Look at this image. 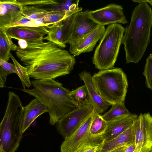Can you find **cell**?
Masks as SVG:
<instances>
[{"label": "cell", "instance_id": "obj_1", "mask_svg": "<svg viewBox=\"0 0 152 152\" xmlns=\"http://www.w3.org/2000/svg\"><path fill=\"white\" fill-rule=\"evenodd\" d=\"M27 42L24 49L18 46L15 54L30 77L54 79L69 74L73 69L75 59L67 50L49 41Z\"/></svg>", "mask_w": 152, "mask_h": 152}, {"label": "cell", "instance_id": "obj_2", "mask_svg": "<svg viewBox=\"0 0 152 152\" xmlns=\"http://www.w3.org/2000/svg\"><path fill=\"white\" fill-rule=\"evenodd\" d=\"M139 3L132 14L130 23L125 28L123 43L126 63H137L141 60L150 42L152 26V10L144 0Z\"/></svg>", "mask_w": 152, "mask_h": 152}, {"label": "cell", "instance_id": "obj_3", "mask_svg": "<svg viewBox=\"0 0 152 152\" xmlns=\"http://www.w3.org/2000/svg\"><path fill=\"white\" fill-rule=\"evenodd\" d=\"M31 83L33 88L20 90L34 97L47 108L51 125L79 106L70 95L71 91L54 79L34 80Z\"/></svg>", "mask_w": 152, "mask_h": 152}, {"label": "cell", "instance_id": "obj_4", "mask_svg": "<svg viewBox=\"0 0 152 152\" xmlns=\"http://www.w3.org/2000/svg\"><path fill=\"white\" fill-rule=\"evenodd\" d=\"M24 107L19 96L9 91L6 111L0 124V147L15 152L23 138Z\"/></svg>", "mask_w": 152, "mask_h": 152}, {"label": "cell", "instance_id": "obj_5", "mask_svg": "<svg viewBox=\"0 0 152 152\" xmlns=\"http://www.w3.org/2000/svg\"><path fill=\"white\" fill-rule=\"evenodd\" d=\"M94 86L102 98L110 105L124 102L128 82L120 68L100 70L92 76Z\"/></svg>", "mask_w": 152, "mask_h": 152}, {"label": "cell", "instance_id": "obj_6", "mask_svg": "<svg viewBox=\"0 0 152 152\" xmlns=\"http://www.w3.org/2000/svg\"><path fill=\"white\" fill-rule=\"evenodd\" d=\"M125 30L117 23L110 25L105 29L92 58L96 68L102 70L113 67L123 43Z\"/></svg>", "mask_w": 152, "mask_h": 152}, {"label": "cell", "instance_id": "obj_7", "mask_svg": "<svg viewBox=\"0 0 152 152\" xmlns=\"http://www.w3.org/2000/svg\"><path fill=\"white\" fill-rule=\"evenodd\" d=\"M94 111V107L88 100L59 120L56 124L58 131L66 138L75 132Z\"/></svg>", "mask_w": 152, "mask_h": 152}, {"label": "cell", "instance_id": "obj_8", "mask_svg": "<svg viewBox=\"0 0 152 152\" xmlns=\"http://www.w3.org/2000/svg\"><path fill=\"white\" fill-rule=\"evenodd\" d=\"M136 150L139 152L152 151V116L149 113H140L132 125Z\"/></svg>", "mask_w": 152, "mask_h": 152}, {"label": "cell", "instance_id": "obj_9", "mask_svg": "<svg viewBox=\"0 0 152 152\" xmlns=\"http://www.w3.org/2000/svg\"><path fill=\"white\" fill-rule=\"evenodd\" d=\"M90 18L99 26L119 23H128L122 7L116 4H110L103 7L89 12Z\"/></svg>", "mask_w": 152, "mask_h": 152}, {"label": "cell", "instance_id": "obj_10", "mask_svg": "<svg viewBox=\"0 0 152 152\" xmlns=\"http://www.w3.org/2000/svg\"><path fill=\"white\" fill-rule=\"evenodd\" d=\"M95 109L92 114L72 134L64 139L60 147V152H77L90 138L89 130Z\"/></svg>", "mask_w": 152, "mask_h": 152}, {"label": "cell", "instance_id": "obj_11", "mask_svg": "<svg viewBox=\"0 0 152 152\" xmlns=\"http://www.w3.org/2000/svg\"><path fill=\"white\" fill-rule=\"evenodd\" d=\"M5 28L7 35L12 39H24L28 42L42 41L44 36L49 33L47 27L45 26H18Z\"/></svg>", "mask_w": 152, "mask_h": 152}, {"label": "cell", "instance_id": "obj_12", "mask_svg": "<svg viewBox=\"0 0 152 152\" xmlns=\"http://www.w3.org/2000/svg\"><path fill=\"white\" fill-rule=\"evenodd\" d=\"M89 12L88 9L75 14L72 32L67 43L74 44L99 25L90 18Z\"/></svg>", "mask_w": 152, "mask_h": 152}, {"label": "cell", "instance_id": "obj_13", "mask_svg": "<svg viewBox=\"0 0 152 152\" xmlns=\"http://www.w3.org/2000/svg\"><path fill=\"white\" fill-rule=\"evenodd\" d=\"M105 30L104 26L98 25L74 44L70 45L69 51L75 57L93 51L97 42L102 37Z\"/></svg>", "mask_w": 152, "mask_h": 152}, {"label": "cell", "instance_id": "obj_14", "mask_svg": "<svg viewBox=\"0 0 152 152\" xmlns=\"http://www.w3.org/2000/svg\"><path fill=\"white\" fill-rule=\"evenodd\" d=\"M22 6L16 0H0V27L5 28L23 18Z\"/></svg>", "mask_w": 152, "mask_h": 152}, {"label": "cell", "instance_id": "obj_15", "mask_svg": "<svg viewBox=\"0 0 152 152\" xmlns=\"http://www.w3.org/2000/svg\"><path fill=\"white\" fill-rule=\"evenodd\" d=\"M138 115L131 113L107 122V127L103 135L104 142L114 139L132 126Z\"/></svg>", "mask_w": 152, "mask_h": 152}, {"label": "cell", "instance_id": "obj_16", "mask_svg": "<svg viewBox=\"0 0 152 152\" xmlns=\"http://www.w3.org/2000/svg\"><path fill=\"white\" fill-rule=\"evenodd\" d=\"M79 76L83 81L86 87L90 103L99 114L104 113L108 109L110 105L102 98L95 89L90 73L84 71L79 74Z\"/></svg>", "mask_w": 152, "mask_h": 152}, {"label": "cell", "instance_id": "obj_17", "mask_svg": "<svg viewBox=\"0 0 152 152\" xmlns=\"http://www.w3.org/2000/svg\"><path fill=\"white\" fill-rule=\"evenodd\" d=\"M47 108L37 99H33L24 107L23 132L28 129L39 116L48 112Z\"/></svg>", "mask_w": 152, "mask_h": 152}, {"label": "cell", "instance_id": "obj_18", "mask_svg": "<svg viewBox=\"0 0 152 152\" xmlns=\"http://www.w3.org/2000/svg\"><path fill=\"white\" fill-rule=\"evenodd\" d=\"M135 143L134 133L132 125L118 136L104 142L99 152H107L118 148Z\"/></svg>", "mask_w": 152, "mask_h": 152}, {"label": "cell", "instance_id": "obj_19", "mask_svg": "<svg viewBox=\"0 0 152 152\" xmlns=\"http://www.w3.org/2000/svg\"><path fill=\"white\" fill-rule=\"evenodd\" d=\"M18 47L7 35L5 28L0 27V59L8 62L10 51H16Z\"/></svg>", "mask_w": 152, "mask_h": 152}, {"label": "cell", "instance_id": "obj_20", "mask_svg": "<svg viewBox=\"0 0 152 152\" xmlns=\"http://www.w3.org/2000/svg\"><path fill=\"white\" fill-rule=\"evenodd\" d=\"M63 20L57 22L47 26L49 33L47 36L44 37L42 40H46L52 42L61 48H65L66 44L62 41V31Z\"/></svg>", "mask_w": 152, "mask_h": 152}, {"label": "cell", "instance_id": "obj_21", "mask_svg": "<svg viewBox=\"0 0 152 152\" xmlns=\"http://www.w3.org/2000/svg\"><path fill=\"white\" fill-rule=\"evenodd\" d=\"M107 127V122L95 109L94 115L90 128V137H96L103 135Z\"/></svg>", "mask_w": 152, "mask_h": 152}, {"label": "cell", "instance_id": "obj_22", "mask_svg": "<svg viewBox=\"0 0 152 152\" xmlns=\"http://www.w3.org/2000/svg\"><path fill=\"white\" fill-rule=\"evenodd\" d=\"M112 105L109 111L102 115L107 122L131 113L126 109L124 102L118 103Z\"/></svg>", "mask_w": 152, "mask_h": 152}, {"label": "cell", "instance_id": "obj_23", "mask_svg": "<svg viewBox=\"0 0 152 152\" xmlns=\"http://www.w3.org/2000/svg\"><path fill=\"white\" fill-rule=\"evenodd\" d=\"M22 9L23 15L31 20L43 19L50 11L45 8L27 5L22 6Z\"/></svg>", "mask_w": 152, "mask_h": 152}, {"label": "cell", "instance_id": "obj_24", "mask_svg": "<svg viewBox=\"0 0 152 152\" xmlns=\"http://www.w3.org/2000/svg\"><path fill=\"white\" fill-rule=\"evenodd\" d=\"M104 142L103 135L96 137H90L77 152H99Z\"/></svg>", "mask_w": 152, "mask_h": 152}, {"label": "cell", "instance_id": "obj_25", "mask_svg": "<svg viewBox=\"0 0 152 152\" xmlns=\"http://www.w3.org/2000/svg\"><path fill=\"white\" fill-rule=\"evenodd\" d=\"M10 57L12 61L15 66L16 74L20 79L23 88L25 89L26 87L30 88L32 85V84L28 73L27 68L25 66H23L20 64L11 53L10 54Z\"/></svg>", "mask_w": 152, "mask_h": 152}, {"label": "cell", "instance_id": "obj_26", "mask_svg": "<svg viewBox=\"0 0 152 152\" xmlns=\"http://www.w3.org/2000/svg\"><path fill=\"white\" fill-rule=\"evenodd\" d=\"M22 6H33L36 7L45 8L56 5L59 2L53 0H16Z\"/></svg>", "mask_w": 152, "mask_h": 152}, {"label": "cell", "instance_id": "obj_27", "mask_svg": "<svg viewBox=\"0 0 152 152\" xmlns=\"http://www.w3.org/2000/svg\"><path fill=\"white\" fill-rule=\"evenodd\" d=\"M70 95L79 106L88 100L87 88L85 85L71 91Z\"/></svg>", "mask_w": 152, "mask_h": 152}, {"label": "cell", "instance_id": "obj_28", "mask_svg": "<svg viewBox=\"0 0 152 152\" xmlns=\"http://www.w3.org/2000/svg\"><path fill=\"white\" fill-rule=\"evenodd\" d=\"M143 74L145 78L146 87L152 90V54L148 56L146 60Z\"/></svg>", "mask_w": 152, "mask_h": 152}, {"label": "cell", "instance_id": "obj_29", "mask_svg": "<svg viewBox=\"0 0 152 152\" xmlns=\"http://www.w3.org/2000/svg\"><path fill=\"white\" fill-rule=\"evenodd\" d=\"M0 68L7 76L12 73L16 74V70L14 64L0 59Z\"/></svg>", "mask_w": 152, "mask_h": 152}, {"label": "cell", "instance_id": "obj_30", "mask_svg": "<svg viewBox=\"0 0 152 152\" xmlns=\"http://www.w3.org/2000/svg\"><path fill=\"white\" fill-rule=\"evenodd\" d=\"M7 76L4 74L2 69L0 68V87L3 88L4 87Z\"/></svg>", "mask_w": 152, "mask_h": 152}, {"label": "cell", "instance_id": "obj_31", "mask_svg": "<svg viewBox=\"0 0 152 152\" xmlns=\"http://www.w3.org/2000/svg\"><path fill=\"white\" fill-rule=\"evenodd\" d=\"M136 148L135 143L132 144L127 146L124 152H134Z\"/></svg>", "mask_w": 152, "mask_h": 152}, {"label": "cell", "instance_id": "obj_32", "mask_svg": "<svg viewBox=\"0 0 152 152\" xmlns=\"http://www.w3.org/2000/svg\"><path fill=\"white\" fill-rule=\"evenodd\" d=\"M19 47L21 49H24L28 46L27 42L24 39H20L18 41Z\"/></svg>", "mask_w": 152, "mask_h": 152}, {"label": "cell", "instance_id": "obj_33", "mask_svg": "<svg viewBox=\"0 0 152 152\" xmlns=\"http://www.w3.org/2000/svg\"><path fill=\"white\" fill-rule=\"evenodd\" d=\"M127 146H124L107 152H124Z\"/></svg>", "mask_w": 152, "mask_h": 152}, {"label": "cell", "instance_id": "obj_34", "mask_svg": "<svg viewBox=\"0 0 152 152\" xmlns=\"http://www.w3.org/2000/svg\"><path fill=\"white\" fill-rule=\"evenodd\" d=\"M144 1H145L147 2H148L151 5H152V0H144Z\"/></svg>", "mask_w": 152, "mask_h": 152}, {"label": "cell", "instance_id": "obj_35", "mask_svg": "<svg viewBox=\"0 0 152 152\" xmlns=\"http://www.w3.org/2000/svg\"><path fill=\"white\" fill-rule=\"evenodd\" d=\"M0 152H5L3 149L1 147H0Z\"/></svg>", "mask_w": 152, "mask_h": 152}, {"label": "cell", "instance_id": "obj_36", "mask_svg": "<svg viewBox=\"0 0 152 152\" xmlns=\"http://www.w3.org/2000/svg\"><path fill=\"white\" fill-rule=\"evenodd\" d=\"M134 152H139V151L137 150H135Z\"/></svg>", "mask_w": 152, "mask_h": 152}, {"label": "cell", "instance_id": "obj_37", "mask_svg": "<svg viewBox=\"0 0 152 152\" xmlns=\"http://www.w3.org/2000/svg\"><path fill=\"white\" fill-rule=\"evenodd\" d=\"M151 152H152V151H151Z\"/></svg>", "mask_w": 152, "mask_h": 152}, {"label": "cell", "instance_id": "obj_38", "mask_svg": "<svg viewBox=\"0 0 152 152\" xmlns=\"http://www.w3.org/2000/svg\"></svg>", "mask_w": 152, "mask_h": 152}]
</instances>
